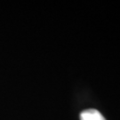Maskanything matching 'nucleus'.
<instances>
[{
  "label": "nucleus",
  "mask_w": 120,
  "mask_h": 120,
  "mask_svg": "<svg viewBox=\"0 0 120 120\" xmlns=\"http://www.w3.org/2000/svg\"><path fill=\"white\" fill-rule=\"evenodd\" d=\"M80 119L81 120H106L102 116V114L97 109H90L84 110L80 114Z\"/></svg>",
  "instance_id": "nucleus-1"
}]
</instances>
